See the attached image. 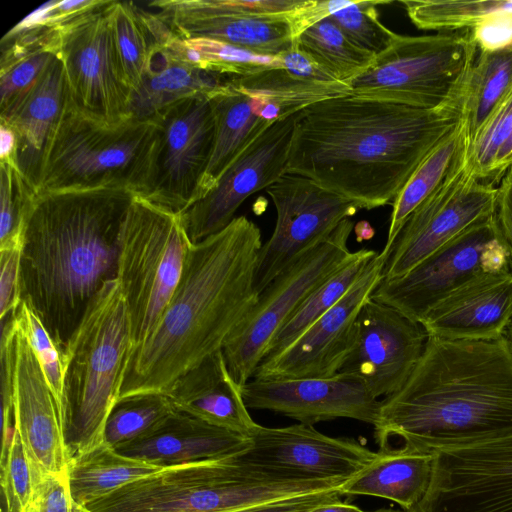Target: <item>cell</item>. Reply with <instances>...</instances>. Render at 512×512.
I'll use <instances>...</instances> for the list:
<instances>
[{
  "label": "cell",
  "mask_w": 512,
  "mask_h": 512,
  "mask_svg": "<svg viewBox=\"0 0 512 512\" xmlns=\"http://www.w3.org/2000/svg\"><path fill=\"white\" fill-rule=\"evenodd\" d=\"M163 468L125 456L102 442L71 458L67 478L76 507L83 508L120 487Z\"/></svg>",
  "instance_id": "cell-31"
},
{
  "label": "cell",
  "mask_w": 512,
  "mask_h": 512,
  "mask_svg": "<svg viewBox=\"0 0 512 512\" xmlns=\"http://www.w3.org/2000/svg\"><path fill=\"white\" fill-rule=\"evenodd\" d=\"M148 5L157 9L155 15L180 38H208L272 57L294 47L287 13L238 14L222 0H157Z\"/></svg>",
  "instance_id": "cell-23"
},
{
  "label": "cell",
  "mask_w": 512,
  "mask_h": 512,
  "mask_svg": "<svg viewBox=\"0 0 512 512\" xmlns=\"http://www.w3.org/2000/svg\"><path fill=\"white\" fill-rule=\"evenodd\" d=\"M22 239L0 247V318L12 315L20 305L18 284Z\"/></svg>",
  "instance_id": "cell-46"
},
{
  "label": "cell",
  "mask_w": 512,
  "mask_h": 512,
  "mask_svg": "<svg viewBox=\"0 0 512 512\" xmlns=\"http://www.w3.org/2000/svg\"><path fill=\"white\" fill-rule=\"evenodd\" d=\"M266 192L277 216L273 233L258 256L255 272L258 294L286 266L360 210L353 201L297 174H284Z\"/></svg>",
  "instance_id": "cell-15"
},
{
  "label": "cell",
  "mask_w": 512,
  "mask_h": 512,
  "mask_svg": "<svg viewBox=\"0 0 512 512\" xmlns=\"http://www.w3.org/2000/svg\"><path fill=\"white\" fill-rule=\"evenodd\" d=\"M409 512H512V435L434 452L427 493Z\"/></svg>",
  "instance_id": "cell-16"
},
{
  "label": "cell",
  "mask_w": 512,
  "mask_h": 512,
  "mask_svg": "<svg viewBox=\"0 0 512 512\" xmlns=\"http://www.w3.org/2000/svg\"><path fill=\"white\" fill-rule=\"evenodd\" d=\"M0 162L17 165L16 134L2 122H0Z\"/></svg>",
  "instance_id": "cell-53"
},
{
  "label": "cell",
  "mask_w": 512,
  "mask_h": 512,
  "mask_svg": "<svg viewBox=\"0 0 512 512\" xmlns=\"http://www.w3.org/2000/svg\"><path fill=\"white\" fill-rule=\"evenodd\" d=\"M36 193L17 165L0 162V247L22 239Z\"/></svg>",
  "instance_id": "cell-41"
},
{
  "label": "cell",
  "mask_w": 512,
  "mask_h": 512,
  "mask_svg": "<svg viewBox=\"0 0 512 512\" xmlns=\"http://www.w3.org/2000/svg\"><path fill=\"white\" fill-rule=\"evenodd\" d=\"M512 87V43L490 52H477L470 73L465 112L469 140Z\"/></svg>",
  "instance_id": "cell-37"
},
{
  "label": "cell",
  "mask_w": 512,
  "mask_h": 512,
  "mask_svg": "<svg viewBox=\"0 0 512 512\" xmlns=\"http://www.w3.org/2000/svg\"><path fill=\"white\" fill-rule=\"evenodd\" d=\"M379 451L434 453L512 435V349L496 340L427 337L397 392L381 400Z\"/></svg>",
  "instance_id": "cell-2"
},
{
  "label": "cell",
  "mask_w": 512,
  "mask_h": 512,
  "mask_svg": "<svg viewBox=\"0 0 512 512\" xmlns=\"http://www.w3.org/2000/svg\"><path fill=\"white\" fill-rule=\"evenodd\" d=\"M108 15L121 70L133 93L142 82L156 43L149 14L131 1L113 0Z\"/></svg>",
  "instance_id": "cell-35"
},
{
  "label": "cell",
  "mask_w": 512,
  "mask_h": 512,
  "mask_svg": "<svg viewBox=\"0 0 512 512\" xmlns=\"http://www.w3.org/2000/svg\"><path fill=\"white\" fill-rule=\"evenodd\" d=\"M190 244L179 214L134 197L121 228L116 278L130 317L132 355L157 328Z\"/></svg>",
  "instance_id": "cell-8"
},
{
  "label": "cell",
  "mask_w": 512,
  "mask_h": 512,
  "mask_svg": "<svg viewBox=\"0 0 512 512\" xmlns=\"http://www.w3.org/2000/svg\"><path fill=\"white\" fill-rule=\"evenodd\" d=\"M249 444L246 436L175 410L149 434L116 451L165 468L231 457Z\"/></svg>",
  "instance_id": "cell-25"
},
{
  "label": "cell",
  "mask_w": 512,
  "mask_h": 512,
  "mask_svg": "<svg viewBox=\"0 0 512 512\" xmlns=\"http://www.w3.org/2000/svg\"><path fill=\"white\" fill-rule=\"evenodd\" d=\"M248 438V448L232 460L250 476L268 481L340 487L377 457L353 439L330 437L302 423L279 428L256 424Z\"/></svg>",
  "instance_id": "cell-12"
},
{
  "label": "cell",
  "mask_w": 512,
  "mask_h": 512,
  "mask_svg": "<svg viewBox=\"0 0 512 512\" xmlns=\"http://www.w3.org/2000/svg\"><path fill=\"white\" fill-rule=\"evenodd\" d=\"M433 469V453L378 451L377 457L339 487L342 496H373L412 510L425 496Z\"/></svg>",
  "instance_id": "cell-30"
},
{
  "label": "cell",
  "mask_w": 512,
  "mask_h": 512,
  "mask_svg": "<svg viewBox=\"0 0 512 512\" xmlns=\"http://www.w3.org/2000/svg\"><path fill=\"white\" fill-rule=\"evenodd\" d=\"M386 259L381 252L371 259L349 291L285 351L260 362L252 379L337 375L355 345L358 314L383 279Z\"/></svg>",
  "instance_id": "cell-20"
},
{
  "label": "cell",
  "mask_w": 512,
  "mask_h": 512,
  "mask_svg": "<svg viewBox=\"0 0 512 512\" xmlns=\"http://www.w3.org/2000/svg\"><path fill=\"white\" fill-rule=\"evenodd\" d=\"M469 122L464 110L459 122L422 160L392 203L386 253L410 215L445 181L466 150Z\"/></svg>",
  "instance_id": "cell-32"
},
{
  "label": "cell",
  "mask_w": 512,
  "mask_h": 512,
  "mask_svg": "<svg viewBox=\"0 0 512 512\" xmlns=\"http://www.w3.org/2000/svg\"><path fill=\"white\" fill-rule=\"evenodd\" d=\"M231 457L165 467L78 509L84 512H230L338 488L328 482L254 478Z\"/></svg>",
  "instance_id": "cell-7"
},
{
  "label": "cell",
  "mask_w": 512,
  "mask_h": 512,
  "mask_svg": "<svg viewBox=\"0 0 512 512\" xmlns=\"http://www.w3.org/2000/svg\"><path fill=\"white\" fill-rule=\"evenodd\" d=\"M58 36V34H57ZM57 42L42 46L0 67V112L24 96L57 57Z\"/></svg>",
  "instance_id": "cell-45"
},
{
  "label": "cell",
  "mask_w": 512,
  "mask_h": 512,
  "mask_svg": "<svg viewBox=\"0 0 512 512\" xmlns=\"http://www.w3.org/2000/svg\"><path fill=\"white\" fill-rule=\"evenodd\" d=\"M282 68L290 73L320 82H339L317 64L310 56L295 46L278 55Z\"/></svg>",
  "instance_id": "cell-51"
},
{
  "label": "cell",
  "mask_w": 512,
  "mask_h": 512,
  "mask_svg": "<svg viewBox=\"0 0 512 512\" xmlns=\"http://www.w3.org/2000/svg\"><path fill=\"white\" fill-rule=\"evenodd\" d=\"M294 46L334 79L348 85L368 69L376 57L349 40L329 18L305 30L295 40Z\"/></svg>",
  "instance_id": "cell-36"
},
{
  "label": "cell",
  "mask_w": 512,
  "mask_h": 512,
  "mask_svg": "<svg viewBox=\"0 0 512 512\" xmlns=\"http://www.w3.org/2000/svg\"><path fill=\"white\" fill-rule=\"evenodd\" d=\"M476 55L470 30L396 34L369 68L349 83L351 95L435 109L467 90Z\"/></svg>",
  "instance_id": "cell-9"
},
{
  "label": "cell",
  "mask_w": 512,
  "mask_h": 512,
  "mask_svg": "<svg viewBox=\"0 0 512 512\" xmlns=\"http://www.w3.org/2000/svg\"><path fill=\"white\" fill-rule=\"evenodd\" d=\"M495 215L512 260V167L498 185Z\"/></svg>",
  "instance_id": "cell-52"
},
{
  "label": "cell",
  "mask_w": 512,
  "mask_h": 512,
  "mask_svg": "<svg viewBox=\"0 0 512 512\" xmlns=\"http://www.w3.org/2000/svg\"><path fill=\"white\" fill-rule=\"evenodd\" d=\"M378 252L362 248L318 286L299 306L270 343L262 361L275 358L327 313L353 286ZM261 361V362H262Z\"/></svg>",
  "instance_id": "cell-34"
},
{
  "label": "cell",
  "mask_w": 512,
  "mask_h": 512,
  "mask_svg": "<svg viewBox=\"0 0 512 512\" xmlns=\"http://www.w3.org/2000/svg\"><path fill=\"white\" fill-rule=\"evenodd\" d=\"M354 1L302 0L293 11L286 14L295 40L308 28L330 17L335 12L350 6Z\"/></svg>",
  "instance_id": "cell-48"
},
{
  "label": "cell",
  "mask_w": 512,
  "mask_h": 512,
  "mask_svg": "<svg viewBox=\"0 0 512 512\" xmlns=\"http://www.w3.org/2000/svg\"><path fill=\"white\" fill-rule=\"evenodd\" d=\"M506 337H507V339L509 341V344H510V347L512 349V322H511V324H510V326L508 328L507 336Z\"/></svg>",
  "instance_id": "cell-57"
},
{
  "label": "cell",
  "mask_w": 512,
  "mask_h": 512,
  "mask_svg": "<svg viewBox=\"0 0 512 512\" xmlns=\"http://www.w3.org/2000/svg\"><path fill=\"white\" fill-rule=\"evenodd\" d=\"M175 411L165 394H140L117 401L105 424L103 442L119 449L153 431Z\"/></svg>",
  "instance_id": "cell-40"
},
{
  "label": "cell",
  "mask_w": 512,
  "mask_h": 512,
  "mask_svg": "<svg viewBox=\"0 0 512 512\" xmlns=\"http://www.w3.org/2000/svg\"><path fill=\"white\" fill-rule=\"evenodd\" d=\"M167 39L153 47L142 82L132 93L130 117L152 120L178 101L210 97L230 77L189 64L166 45Z\"/></svg>",
  "instance_id": "cell-29"
},
{
  "label": "cell",
  "mask_w": 512,
  "mask_h": 512,
  "mask_svg": "<svg viewBox=\"0 0 512 512\" xmlns=\"http://www.w3.org/2000/svg\"><path fill=\"white\" fill-rule=\"evenodd\" d=\"M77 512H84V511H82V510H80V509H78V508H77Z\"/></svg>",
  "instance_id": "cell-59"
},
{
  "label": "cell",
  "mask_w": 512,
  "mask_h": 512,
  "mask_svg": "<svg viewBox=\"0 0 512 512\" xmlns=\"http://www.w3.org/2000/svg\"><path fill=\"white\" fill-rule=\"evenodd\" d=\"M249 409L269 410L302 424L350 418L372 424L380 415L378 400L356 377L251 379L241 387Z\"/></svg>",
  "instance_id": "cell-22"
},
{
  "label": "cell",
  "mask_w": 512,
  "mask_h": 512,
  "mask_svg": "<svg viewBox=\"0 0 512 512\" xmlns=\"http://www.w3.org/2000/svg\"><path fill=\"white\" fill-rule=\"evenodd\" d=\"M389 3L390 1H354L328 18L354 44L377 56L389 47L397 34L379 20L377 6Z\"/></svg>",
  "instance_id": "cell-43"
},
{
  "label": "cell",
  "mask_w": 512,
  "mask_h": 512,
  "mask_svg": "<svg viewBox=\"0 0 512 512\" xmlns=\"http://www.w3.org/2000/svg\"><path fill=\"white\" fill-rule=\"evenodd\" d=\"M63 67L58 57L36 84L9 108L0 112V122L17 137V165L35 189L48 138L65 103Z\"/></svg>",
  "instance_id": "cell-27"
},
{
  "label": "cell",
  "mask_w": 512,
  "mask_h": 512,
  "mask_svg": "<svg viewBox=\"0 0 512 512\" xmlns=\"http://www.w3.org/2000/svg\"><path fill=\"white\" fill-rule=\"evenodd\" d=\"M0 468L1 512H26L43 482L37 478L15 428L8 454L0 462Z\"/></svg>",
  "instance_id": "cell-42"
},
{
  "label": "cell",
  "mask_w": 512,
  "mask_h": 512,
  "mask_svg": "<svg viewBox=\"0 0 512 512\" xmlns=\"http://www.w3.org/2000/svg\"><path fill=\"white\" fill-rule=\"evenodd\" d=\"M230 78L210 96L215 120L214 142L195 202L202 199L232 161L274 123L269 116V104L261 98L244 93Z\"/></svg>",
  "instance_id": "cell-28"
},
{
  "label": "cell",
  "mask_w": 512,
  "mask_h": 512,
  "mask_svg": "<svg viewBox=\"0 0 512 512\" xmlns=\"http://www.w3.org/2000/svg\"><path fill=\"white\" fill-rule=\"evenodd\" d=\"M260 228L235 217L220 232L190 244L181 279L151 337L130 358L119 399L162 393L222 350L258 299Z\"/></svg>",
  "instance_id": "cell-4"
},
{
  "label": "cell",
  "mask_w": 512,
  "mask_h": 512,
  "mask_svg": "<svg viewBox=\"0 0 512 512\" xmlns=\"http://www.w3.org/2000/svg\"><path fill=\"white\" fill-rule=\"evenodd\" d=\"M157 143L154 120L106 122L77 110L65 96L36 192L120 188L144 198L152 184Z\"/></svg>",
  "instance_id": "cell-5"
},
{
  "label": "cell",
  "mask_w": 512,
  "mask_h": 512,
  "mask_svg": "<svg viewBox=\"0 0 512 512\" xmlns=\"http://www.w3.org/2000/svg\"><path fill=\"white\" fill-rule=\"evenodd\" d=\"M357 241L369 240L374 236V229L367 222H360L355 227Z\"/></svg>",
  "instance_id": "cell-56"
},
{
  "label": "cell",
  "mask_w": 512,
  "mask_h": 512,
  "mask_svg": "<svg viewBox=\"0 0 512 512\" xmlns=\"http://www.w3.org/2000/svg\"><path fill=\"white\" fill-rule=\"evenodd\" d=\"M166 45L194 67L226 76H245L269 68H282L278 56L259 55L208 38H180L172 33Z\"/></svg>",
  "instance_id": "cell-38"
},
{
  "label": "cell",
  "mask_w": 512,
  "mask_h": 512,
  "mask_svg": "<svg viewBox=\"0 0 512 512\" xmlns=\"http://www.w3.org/2000/svg\"><path fill=\"white\" fill-rule=\"evenodd\" d=\"M512 167V112L509 137L502 148L493 172L492 182L498 186L506 171Z\"/></svg>",
  "instance_id": "cell-54"
},
{
  "label": "cell",
  "mask_w": 512,
  "mask_h": 512,
  "mask_svg": "<svg viewBox=\"0 0 512 512\" xmlns=\"http://www.w3.org/2000/svg\"><path fill=\"white\" fill-rule=\"evenodd\" d=\"M477 52H490L512 43V13L495 15L470 30Z\"/></svg>",
  "instance_id": "cell-50"
},
{
  "label": "cell",
  "mask_w": 512,
  "mask_h": 512,
  "mask_svg": "<svg viewBox=\"0 0 512 512\" xmlns=\"http://www.w3.org/2000/svg\"><path fill=\"white\" fill-rule=\"evenodd\" d=\"M467 150V148H466ZM466 150L439 186L407 219L389 250L383 279L401 277L476 223L496 212L498 186L479 180Z\"/></svg>",
  "instance_id": "cell-13"
},
{
  "label": "cell",
  "mask_w": 512,
  "mask_h": 512,
  "mask_svg": "<svg viewBox=\"0 0 512 512\" xmlns=\"http://www.w3.org/2000/svg\"><path fill=\"white\" fill-rule=\"evenodd\" d=\"M26 512H77L67 474L47 478Z\"/></svg>",
  "instance_id": "cell-49"
},
{
  "label": "cell",
  "mask_w": 512,
  "mask_h": 512,
  "mask_svg": "<svg viewBox=\"0 0 512 512\" xmlns=\"http://www.w3.org/2000/svg\"><path fill=\"white\" fill-rule=\"evenodd\" d=\"M510 262L494 214L470 227L405 275L382 279L371 298L420 323L454 290L479 275L511 270Z\"/></svg>",
  "instance_id": "cell-11"
},
{
  "label": "cell",
  "mask_w": 512,
  "mask_h": 512,
  "mask_svg": "<svg viewBox=\"0 0 512 512\" xmlns=\"http://www.w3.org/2000/svg\"><path fill=\"white\" fill-rule=\"evenodd\" d=\"M309 512H374V511H365V510L360 509L356 505H352L347 502L338 501V502L318 506Z\"/></svg>",
  "instance_id": "cell-55"
},
{
  "label": "cell",
  "mask_w": 512,
  "mask_h": 512,
  "mask_svg": "<svg viewBox=\"0 0 512 512\" xmlns=\"http://www.w3.org/2000/svg\"><path fill=\"white\" fill-rule=\"evenodd\" d=\"M152 120L158 125V143L151 188L143 199L181 214L194 204L212 153L215 120L210 97L178 101Z\"/></svg>",
  "instance_id": "cell-17"
},
{
  "label": "cell",
  "mask_w": 512,
  "mask_h": 512,
  "mask_svg": "<svg viewBox=\"0 0 512 512\" xmlns=\"http://www.w3.org/2000/svg\"><path fill=\"white\" fill-rule=\"evenodd\" d=\"M467 90L435 108L339 96L295 114L287 173L312 179L360 209L392 204L462 118Z\"/></svg>",
  "instance_id": "cell-1"
},
{
  "label": "cell",
  "mask_w": 512,
  "mask_h": 512,
  "mask_svg": "<svg viewBox=\"0 0 512 512\" xmlns=\"http://www.w3.org/2000/svg\"><path fill=\"white\" fill-rule=\"evenodd\" d=\"M374 512H404L403 510L402 511H398V510H393V509H380V510H377V511H374Z\"/></svg>",
  "instance_id": "cell-58"
},
{
  "label": "cell",
  "mask_w": 512,
  "mask_h": 512,
  "mask_svg": "<svg viewBox=\"0 0 512 512\" xmlns=\"http://www.w3.org/2000/svg\"><path fill=\"white\" fill-rule=\"evenodd\" d=\"M354 227L349 218L343 220L259 293L222 348L229 373L241 387L252 379L273 338L305 299L351 259L354 252L348 248V239Z\"/></svg>",
  "instance_id": "cell-10"
},
{
  "label": "cell",
  "mask_w": 512,
  "mask_h": 512,
  "mask_svg": "<svg viewBox=\"0 0 512 512\" xmlns=\"http://www.w3.org/2000/svg\"><path fill=\"white\" fill-rule=\"evenodd\" d=\"M230 79L244 93L268 102L279 119L322 100L351 95L346 83L310 80L284 68H269L245 76H231Z\"/></svg>",
  "instance_id": "cell-33"
},
{
  "label": "cell",
  "mask_w": 512,
  "mask_h": 512,
  "mask_svg": "<svg viewBox=\"0 0 512 512\" xmlns=\"http://www.w3.org/2000/svg\"><path fill=\"white\" fill-rule=\"evenodd\" d=\"M512 322V271L479 275L446 296L421 320L427 337L496 340Z\"/></svg>",
  "instance_id": "cell-24"
},
{
  "label": "cell",
  "mask_w": 512,
  "mask_h": 512,
  "mask_svg": "<svg viewBox=\"0 0 512 512\" xmlns=\"http://www.w3.org/2000/svg\"><path fill=\"white\" fill-rule=\"evenodd\" d=\"M135 196L120 188L35 194L22 233L19 299L62 356L94 297L117 278L121 228Z\"/></svg>",
  "instance_id": "cell-3"
},
{
  "label": "cell",
  "mask_w": 512,
  "mask_h": 512,
  "mask_svg": "<svg viewBox=\"0 0 512 512\" xmlns=\"http://www.w3.org/2000/svg\"><path fill=\"white\" fill-rule=\"evenodd\" d=\"M112 1L60 24L57 37L67 100L82 113L110 123L130 117L132 99L111 33Z\"/></svg>",
  "instance_id": "cell-14"
},
{
  "label": "cell",
  "mask_w": 512,
  "mask_h": 512,
  "mask_svg": "<svg viewBox=\"0 0 512 512\" xmlns=\"http://www.w3.org/2000/svg\"><path fill=\"white\" fill-rule=\"evenodd\" d=\"M17 321L42 367L47 383L66 419L64 358L35 313L23 302L16 310Z\"/></svg>",
  "instance_id": "cell-44"
},
{
  "label": "cell",
  "mask_w": 512,
  "mask_h": 512,
  "mask_svg": "<svg viewBox=\"0 0 512 512\" xmlns=\"http://www.w3.org/2000/svg\"><path fill=\"white\" fill-rule=\"evenodd\" d=\"M131 356L130 317L114 279L94 297L63 354L66 438L72 457L103 442Z\"/></svg>",
  "instance_id": "cell-6"
},
{
  "label": "cell",
  "mask_w": 512,
  "mask_h": 512,
  "mask_svg": "<svg viewBox=\"0 0 512 512\" xmlns=\"http://www.w3.org/2000/svg\"><path fill=\"white\" fill-rule=\"evenodd\" d=\"M176 411L248 437L256 422L241 386L227 368L222 350L179 377L165 392Z\"/></svg>",
  "instance_id": "cell-26"
},
{
  "label": "cell",
  "mask_w": 512,
  "mask_h": 512,
  "mask_svg": "<svg viewBox=\"0 0 512 512\" xmlns=\"http://www.w3.org/2000/svg\"><path fill=\"white\" fill-rule=\"evenodd\" d=\"M426 341L420 323L370 297L358 314L355 345L338 374L356 377L376 398H385L404 386Z\"/></svg>",
  "instance_id": "cell-21"
},
{
  "label": "cell",
  "mask_w": 512,
  "mask_h": 512,
  "mask_svg": "<svg viewBox=\"0 0 512 512\" xmlns=\"http://www.w3.org/2000/svg\"><path fill=\"white\" fill-rule=\"evenodd\" d=\"M295 114L279 119L258 135L225 169L214 187L179 214L191 244L227 227L239 206L287 173Z\"/></svg>",
  "instance_id": "cell-18"
},
{
  "label": "cell",
  "mask_w": 512,
  "mask_h": 512,
  "mask_svg": "<svg viewBox=\"0 0 512 512\" xmlns=\"http://www.w3.org/2000/svg\"><path fill=\"white\" fill-rule=\"evenodd\" d=\"M411 22L422 30H471L487 19L512 13V0H405L400 1Z\"/></svg>",
  "instance_id": "cell-39"
},
{
  "label": "cell",
  "mask_w": 512,
  "mask_h": 512,
  "mask_svg": "<svg viewBox=\"0 0 512 512\" xmlns=\"http://www.w3.org/2000/svg\"><path fill=\"white\" fill-rule=\"evenodd\" d=\"M11 381L14 428L40 482L64 476L72 458L66 419L47 383L42 367L20 327L12 325Z\"/></svg>",
  "instance_id": "cell-19"
},
{
  "label": "cell",
  "mask_w": 512,
  "mask_h": 512,
  "mask_svg": "<svg viewBox=\"0 0 512 512\" xmlns=\"http://www.w3.org/2000/svg\"><path fill=\"white\" fill-rule=\"evenodd\" d=\"M338 489L286 497L230 512H309L318 506L341 501Z\"/></svg>",
  "instance_id": "cell-47"
}]
</instances>
